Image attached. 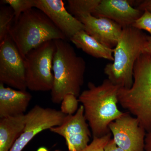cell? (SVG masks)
Instances as JSON below:
<instances>
[{
  "label": "cell",
  "instance_id": "cell-8",
  "mask_svg": "<svg viewBox=\"0 0 151 151\" xmlns=\"http://www.w3.org/2000/svg\"><path fill=\"white\" fill-rule=\"evenodd\" d=\"M0 83L26 90L24 59L9 35L0 42Z\"/></svg>",
  "mask_w": 151,
  "mask_h": 151
},
{
  "label": "cell",
  "instance_id": "cell-26",
  "mask_svg": "<svg viewBox=\"0 0 151 151\" xmlns=\"http://www.w3.org/2000/svg\"><path fill=\"white\" fill-rule=\"evenodd\" d=\"M145 51L151 55V35L148 36L147 42Z\"/></svg>",
  "mask_w": 151,
  "mask_h": 151
},
{
  "label": "cell",
  "instance_id": "cell-11",
  "mask_svg": "<svg viewBox=\"0 0 151 151\" xmlns=\"http://www.w3.org/2000/svg\"><path fill=\"white\" fill-rule=\"evenodd\" d=\"M35 8L43 12L67 39L84 30V24L67 10L62 0H36Z\"/></svg>",
  "mask_w": 151,
  "mask_h": 151
},
{
  "label": "cell",
  "instance_id": "cell-15",
  "mask_svg": "<svg viewBox=\"0 0 151 151\" xmlns=\"http://www.w3.org/2000/svg\"><path fill=\"white\" fill-rule=\"evenodd\" d=\"M25 114L0 119V151H10L24 129Z\"/></svg>",
  "mask_w": 151,
  "mask_h": 151
},
{
  "label": "cell",
  "instance_id": "cell-18",
  "mask_svg": "<svg viewBox=\"0 0 151 151\" xmlns=\"http://www.w3.org/2000/svg\"><path fill=\"white\" fill-rule=\"evenodd\" d=\"M2 5L0 8V42L9 35L15 19V15L10 6Z\"/></svg>",
  "mask_w": 151,
  "mask_h": 151
},
{
  "label": "cell",
  "instance_id": "cell-22",
  "mask_svg": "<svg viewBox=\"0 0 151 151\" xmlns=\"http://www.w3.org/2000/svg\"><path fill=\"white\" fill-rule=\"evenodd\" d=\"M132 27L141 30H145L151 35V13L145 11L139 18L132 25Z\"/></svg>",
  "mask_w": 151,
  "mask_h": 151
},
{
  "label": "cell",
  "instance_id": "cell-24",
  "mask_svg": "<svg viewBox=\"0 0 151 151\" xmlns=\"http://www.w3.org/2000/svg\"><path fill=\"white\" fill-rule=\"evenodd\" d=\"M104 151H125L117 145L113 139H111L104 148Z\"/></svg>",
  "mask_w": 151,
  "mask_h": 151
},
{
  "label": "cell",
  "instance_id": "cell-12",
  "mask_svg": "<svg viewBox=\"0 0 151 151\" xmlns=\"http://www.w3.org/2000/svg\"><path fill=\"white\" fill-rule=\"evenodd\" d=\"M84 24V31L100 43L109 48L116 47L123 28L112 20L92 15L77 19Z\"/></svg>",
  "mask_w": 151,
  "mask_h": 151
},
{
  "label": "cell",
  "instance_id": "cell-7",
  "mask_svg": "<svg viewBox=\"0 0 151 151\" xmlns=\"http://www.w3.org/2000/svg\"><path fill=\"white\" fill-rule=\"evenodd\" d=\"M66 116L56 109L35 105L25 114L24 129L10 151H22L37 134L61 125Z\"/></svg>",
  "mask_w": 151,
  "mask_h": 151
},
{
  "label": "cell",
  "instance_id": "cell-4",
  "mask_svg": "<svg viewBox=\"0 0 151 151\" xmlns=\"http://www.w3.org/2000/svg\"><path fill=\"white\" fill-rule=\"evenodd\" d=\"M133 83L130 88L121 87L119 103L134 116L146 132L151 131V55L145 52L134 68Z\"/></svg>",
  "mask_w": 151,
  "mask_h": 151
},
{
  "label": "cell",
  "instance_id": "cell-3",
  "mask_svg": "<svg viewBox=\"0 0 151 151\" xmlns=\"http://www.w3.org/2000/svg\"><path fill=\"white\" fill-rule=\"evenodd\" d=\"M148 36L133 27L123 28L114 48L113 63L107 64L104 68V73L113 84L123 88L132 87L135 63L145 52Z\"/></svg>",
  "mask_w": 151,
  "mask_h": 151
},
{
  "label": "cell",
  "instance_id": "cell-1",
  "mask_svg": "<svg viewBox=\"0 0 151 151\" xmlns=\"http://www.w3.org/2000/svg\"><path fill=\"white\" fill-rule=\"evenodd\" d=\"M120 88L108 78L97 86L89 82L88 89L78 97L84 107V116L93 138L101 137L111 132L109 125L124 114L117 106Z\"/></svg>",
  "mask_w": 151,
  "mask_h": 151
},
{
  "label": "cell",
  "instance_id": "cell-25",
  "mask_svg": "<svg viewBox=\"0 0 151 151\" xmlns=\"http://www.w3.org/2000/svg\"><path fill=\"white\" fill-rule=\"evenodd\" d=\"M145 151H151V131L147 132L145 139Z\"/></svg>",
  "mask_w": 151,
  "mask_h": 151
},
{
  "label": "cell",
  "instance_id": "cell-21",
  "mask_svg": "<svg viewBox=\"0 0 151 151\" xmlns=\"http://www.w3.org/2000/svg\"><path fill=\"white\" fill-rule=\"evenodd\" d=\"M111 132L101 137L93 138L92 142L85 148L80 151H104L105 145L111 140Z\"/></svg>",
  "mask_w": 151,
  "mask_h": 151
},
{
  "label": "cell",
  "instance_id": "cell-9",
  "mask_svg": "<svg viewBox=\"0 0 151 151\" xmlns=\"http://www.w3.org/2000/svg\"><path fill=\"white\" fill-rule=\"evenodd\" d=\"M109 128L119 147L125 151H145L146 131L129 112L111 123Z\"/></svg>",
  "mask_w": 151,
  "mask_h": 151
},
{
  "label": "cell",
  "instance_id": "cell-13",
  "mask_svg": "<svg viewBox=\"0 0 151 151\" xmlns=\"http://www.w3.org/2000/svg\"><path fill=\"white\" fill-rule=\"evenodd\" d=\"M143 12L127 0H101L92 15L110 19L124 28L132 26Z\"/></svg>",
  "mask_w": 151,
  "mask_h": 151
},
{
  "label": "cell",
  "instance_id": "cell-17",
  "mask_svg": "<svg viewBox=\"0 0 151 151\" xmlns=\"http://www.w3.org/2000/svg\"><path fill=\"white\" fill-rule=\"evenodd\" d=\"M101 0H68L69 13L76 19L92 15Z\"/></svg>",
  "mask_w": 151,
  "mask_h": 151
},
{
  "label": "cell",
  "instance_id": "cell-23",
  "mask_svg": "<svg viewBox=\"0 0 151 151\" xmlns=\"http://www.w3.org/2000/svg\"><path fill=\"white\" fill-rule=\"evenodd\" d=\"M138 3L137 9L142 12L147 11L151 13V0L140 1Z\"/></svg>",
  "mask_w": 151,
  "mask_h": 151
},
{
  "label": "cell",
  "instance_id": "cell-14",
  "mask_svg": "<svg viewBox=\"0 0 151 151\" xmlns=\"http://www.w3.org/2000/svg\"><path fill=\"white\" fill-rule=\"evenodd\" d=\"M32 98L27 90L6 87L0 83V119L25 114Z\"/></svg>",
  "mask_w": 151,
  "mask_h": 151
},
{
  "label": "cell",
  "instance_id": "cell-2",
  "mask_svg": "<svg viewBox=\"0 0 151 151\" xmlns=\"http://www.w3.org/2000/svg\"><path fill=\"white\" fill-rule=\"evenodd\" d=\"M55 51L52 63L53 86L51 99L55 104H60L67 94L78 97L84 83L86 62L76 54L66 40H54Z\"/></svg>",
  "mask_w": 151,
  "mask_h": 151
},
{
  "label": "cell",
  "instance_id": "cell-10",
  "mask_svg": "<svg viewBox=\"0 0 151 151\" xmlns=\"http://www.w3.org/2000/svg\"><path fill=\"white\" fill-rule=\"evenodd\" d=\"M81 105L75 114L67 115L61 125L50 129L65 139L68 151H80L89 145L91 133Z\"/></svg>",
  "mask_w": 151,
  "mask_h": 151
},
{
  "label": "cell",
  "instance_id": "cell-20",
  "mask_svg": "<svg viewBox=\"0 0 151 151\" xmlns=\"http://www.w3.org/2000/svg\"><path fill=\"white\" fill-rule=\"evenodd\" d=\"M79 101L77 97L73 94H67L63 98L60 106V111L66 115H72L78 109Z\"/></svg>",
  "mask_w": 151,
  "mask_h": 151
},
{
  "label": "cell",
  "instance_id": "cell-16",
  "mask_svg": "<svg viewBox=\"0 0 151 151\" xmlns=\"http://www.w3.org/2000/svg\"><path fill=\"white\" fill-rule=\"evenodd\" d=\"M70 40L77 48L91 56L111 61L114 60V49L103 45L84 30L77 33Z\"/></svg>",
  "mask_w": 151,
  "mask_h": 151
},
{
  "label": "cell",
  "instance_id": "cell-6",
  "mask_svg": "<svg viewBox=\"0 0 151 151\" xmlns=\"http://www.w3.org/2000/svg\"><path fill=\"white\" fill-rule=\"evenodd\" d=\"M55 51L54 40L32 50L24 58L26 83L32 91H51L53 84L52 63Z\"/></svg>",
  "mask_w": 151,
  "mask_h": 151
},
{
  "label": "cell",
  "instance_id": "cell-5",
  "mask_svg": "<svg viewBox=\"0 0 151 151\" xmlns=\"http://www.w3.org/2000/svg\"><path fill=\"white\" fill-rule=\"evenodd\" d=\"M9 35L22 57L46 42L66 40L63 33L43 12L31 9L14 21Z\"/></svg>",
  "mask_w": 151,
  "mask_h": 151
},
{
  "label": "cell",
  "instance_id": "cell-19",
  "mask_svg": "<svg viewBox=\"0 0 151 151\" xmlns=\"http://www.w3.org/2000/svg\"><path fill=\"white\" fill-rule=\"evenodd\" d=\"M1 2L4 4L8 5L12 9L15 19L27 11L35 8L36 6V0H3Z\"/></svg>",
  "mask_w": 151,
  "mask_h": 151
}]
</instances>
